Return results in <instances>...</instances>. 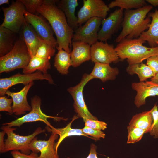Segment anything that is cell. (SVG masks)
<instances>
[{
	"instance_id": "cell-4",
	"label": "cell",
	"mask_w": 158,
	"mask_h": 158,
	"mask_svg": "<svg viewBox=\"0 0 158 158\" xmlns=\"http://www.w3.org/2000/svg\"><path fill=\"white\" fill-rule=\"evenodd\" d=\"M31 57L24 40L20 36L8 53L0 57V73L25 68Z\"/></svg>"
},
{
	"instance_id": "cell-16",
	"label": "cell",
	"mask_w": 158,
	"mask_h": 158,
	"mask_svg": "<svg viewBox=\"0 0 158 158\" xmlns=\"http://www.w3.org/2000/svg\"><path fill=\"white\" fill-rule=\"evenodd\" d=\"M131 87L137 92L134 103L138 108L145 104L148 97L158 96V84L152 81L133 82L131 84Z\"/></svg>"
},
{
	"instance_id": "cell-37",
	"label": "cell",
	"mask_w": 158,
	"mask_h": 158,
	"mask_svg": "<svg viewBox=\"0 0 158 158\" xmlns=\"http://www.w3.org/2000/svg\"><path fill=\"white\" fill-rule=\"evenodd\" d=\"M146 64L156 74L158 73V55L152 56L147 59Z\"/></svg>"
},
{
	"instance_id": "cell-21",
	"label": "cell",
	"mask_w": 158,
	"mask_h": 158,
	"mask_svg": "<svg viewBox=\"0 0 158 158\" xmlns=\"http://www.w3.org/2000/svg\"><path fill=\"white\" fill-rule=\"evenodd\" d=\"M22 28L21 36L24 40L31 58L35 55L40 37L26 20Z\"/></svg>"
},
{
	"instance_id": "cell-36",
	"label": "cell",
	"mask_w": 158,
	"mask_h": 158,
	"mask_svg": "<svg viewBox=\"0 0 158 158\" xmlns=\"http://www.w3.org/2000/svg\"><path fill=\"white\" fill-rule=\"evenodd\" d=\"M13 102L12 98L8 99L5 96H0V111H6L12 114L13 112L11 104Z\"/></svg>"
},
{
	"instance_id": "cell-32",
	"label": "cell",
	"mask_w": 158,
	"mask_h": 158,
	"mask_svg": "<svg viewBox=\"0 0 158 158\" xmlns=\"http://www.w3.org/2000/svg\"><path fill=\"white\" fill-rule=\"evenodd\" d=\"M23 4L26 11L28 13L35 15L37 9L43 4L44 0H20Z\"/></svg>"
},
{
	"instance_id": "cell-38",
	"label": "cell",
	"mask_w": 158,
	"mask_h": 158,
	"mask_svg": "<svg viewBox=\"0 0 158 158\" xmlns=\"http://www.w3.org/2000/svg\"><path fill=\"white\" fill-rule=\"evenodd\" d=\"M11 154L13 158H38L37 153L32 152L30 154H23L18 150L11 151Z\"/></svg>"
},
{
	"instance_id": "cell-40",
	"label": "cell",
	"mask_w": 158,
	"mask_h": 158,
	"mask_svg": "<svg viewBox=\"0 0 158 158\" xmlns=\"http://www.w3.org/2000/svg\"><path fill=\"white\" fill-rule=\"evenodd\" d=\"M6 133L3 130L0 132V152L1 153H4L5 147L4 137Z\"/></svg>"
},
{
	"instance_id": "cell-8",
	"label": "cell",
	"mask_w": 158,
	"mask_h": 158,
	"mask_svg": "<svg viewBox=\"0 0 158 158\" xmlns=\"http://www.w3.org/2000/svg\"><path fill=\"white\" fill-rule=\"evenodd\" d=\"M94 78L90 74H84L80 83L76 85L67 89L73 101L74 110L78 117L84 121L87 119L98 120L89 111L84 100L83 95L84 87L86 84Z\"/></svg>"
},
{
	"instance_id": "cell-30",
	"label": "cell",
	"mask_w": 158,
	"mask_h": 158,
	"mask_svg": "<svg viewBox=\"0 0 158 158\" xmlns=\"http://www.w3.org/2000/svg\"><path fill=\"white\" fill-rule=\"evenodd\" d=\"M55 48L40 37L35 56L49 60L55 54Z\"/></svg>"
},
{
	"instance_id": "cell-27",
	"label": "cell",
	"mask_w": 158,
	"mask_h": 158,
	"mask_svg": "<svg viewBox=\"0 0 158 158\" xmlns=\"http://www.w3.org/2000/svg\"><path fill=\"white\" fill-rule=\"evenodd\" d=\"M58 50L54 58V66L61 74L67 75L69 67L72 66L71 53L63 49Z\"/></svg>"
},
{
	"instance_id": "cell-14",
	"label": "cell",
	"mask_w": 158,
	"mask_h": 158,
	"mask_svg": "<svg viewBox=\"0 0 158 158\" xmlns=\"http://www.w3.org/2000/svg\"><path fill=\"white\" fill-rule=\"evenodd\" d=\"M24 16L26 21L32 26L41 39L55 48L58 46L52 29L45 20L37 15L28 13L26 10Z\"/></svg>"
},
{
	"instance_id": "cell-29",
	"label": "cell",
	"mask_w": 158,
	"mask_h": 158,
	"mask_svg": "<svg viewBox=\"0 0 158 158\" xmlns=\"http://www.w3.org/2000/svg\"><path fill=\"white\" fill-rule=\"evenodd\" d=\"M147 5L144 0H115L110 3L108 6L110 8L116 7L125 10L136 9L142 8Z\"/></svg>"
},
{
	"instance_id": "cell-5",
	"label": "cell",
	"mask_w": 158,
	"mask_h": 158,
	"mask_svg": "<svg viewBox=\"0 0 158 158\" xmlns=\"http://www.w3.org/2000/svg\"><path fill=\"white\" fill-rule=\"evenodd\" d=\"M1 129L5 132L7 136V139H5L4 153L11 151L20 150L21 153L26 154L30 153L29 145L32 140L36 135L46 131L45 129H42L40 127H38L32 134L22 136L14 132L16 130V128L3 125Z\"/></svg>"
},
{
	"instance_id": "cell-43",
	"label": "cell",
	"mask_w": 158,
	"mask_h": 158,
	"mask_svg": "<svg viewBox=\"0 0 158 158\" xmlns=\"http://www.w3.org/2000/svg\"><path fill=\"white\" fill-rule=\"evenodd\" d=\"M9 1L8 0H0V5H1L4 4H9Z\"/></svg>"
},
{
	"instance_id": "cell-23",
	"label": "cell",
	"mask_w": 158,
	"mask_h": 158,
	"mask_svg": "<svg viewBox=\"0 0 158 158\" xmlns=\"http://www.w3.org/2000/svg\"><path fill=\"white\" fill-rule=\"evenodd\" d=\"M119 73L117 68H112L109 64L95 63L90 74L94 79L98 78L105 82L114 80Z\"/></svg>"
},
{
	"instance_id": "cell-41",
	"label": "cell",
	"mask_w": 158,
	"mask_h": 158,
	"mask_svg": "<svg viewBox=\"0 0 158 158\" xmlns=\"http://www.w3.org/2000/svg\"><path fill=\"white\" fill-rule=\"evenodd\" d=\"M146 1L154 6H158V0H146Z\"/></svg>"
},
{
	"instance_id": "cell-22",
	"label": "cell",
	"mask_w": 158,
	"mask_h": 158,
	"mask_svg": "<svg viewBox=\"0 0 158 158\" xmlns=\"http://www.w3.org/2000/svg\"><path fill=\"white\" fill-rule=\"evenodd\" d=\"M78 117L74 116L72 120L65 127L61 128H55L53 127L52 128L47 126L46 128L47 130L51 132L52 133L57 134L59 136L58 141L54 143V147L56 152L58 153V147L61 142L66 138L71 136H84L96 140L93 138L89 136L84 133L82 129H74L71 128V126L73 122Z\"/></svg>"
},
{
	"instance_id": "cell-1",
	"label": "cell",
	"mask_w": 158,
	"mask_h": 158,
	"mask_svg": "<svg viewBox=\"0 0 158 158\" xmlns=\"http://www.w3.org/2000/svg\"><path fill=\"white\" fill-rule=\"evenodd\" d=\"M57 1L44 0L37 11L50 24L56 37L57 49H63L71 53L74 31L68 25L64 13L57 5Z\"/></svg>"
},
{
	"instance_id": "cell-33",
	"label": "cell",
	"mask_w": 158,
	"mask_h": 158,
	"mask_svg": "<svg viewBox=\"0 0 158 158\" xmlns=\"http://www.w3.org/2000/svg\"><path fill=\"white\" fill-rule=\"evenodd\" d=\"M153 123L149 132L150 135L154 138H158V107L155 104L151 109Z\"/></svg>"
},
{
	"instance_id": "cell-17",
	"label": "cell",
	"mask_w": 158,
	"mask_h": 158,
	"mask_svg": "<svg viewBox=\"0 0 158 158\" xmlns=\"http://www.w3.org/2000/svg\"><path fill=\"white\" fill-rule=\"evenodd\" d=\"M34 84L33 81L25 85L20 91L12 92L8 90L6 94L11 97L13 101L12 110L15 115L23 114L26 111H30L31 107L29 104L27 99L28 92Z\"/></svg>"
},
{
	"instance_id": "cell-2",
	"label": "cell",
	"mask_w": 158,
	"mask_h": 158,
	"mask_svg": "<svg viewBox=\"0 0 158 158\" xmlns=\"http://www.w3.org/2000/svg\"><path fill=\"white\" fill-rule=\"evenodd\" d=\"M153 8L152 6L147 5L134 10H125L121 25L122 29L115 40L119 43L124 38H137L149 28L151 18L147 16Z\"/></svg>"
},
{
	"instance_id": "cell-34",
	"label": "cell",
	"mask_w": 158,
	"mask_h": 158,
	"mask_svg": "<svg viewBox=\"0 0 158 158\" xmlns=\"http://www.w3.org/2000/svg\"><path fill=\"white\" fill-rule=\"evenodd\" d=\"M83 121L85 126L95 130H104L107 128V124L105 122L98 120L87 119Z\"/></svg>"
},
{
	"instance_id": "cell-35",
	"label": "cell",
	"mask_w": 158,
	"mask_h": 158,
	"mask_svg": "<svg viewBox=\"0 0 158 158\" xmlns=\"http://www.w3.org/2000/svg\"><path fill=\"white\" fill-rule=\"evenodd\" d=\"M82 130L85 134L92 137L97 140H99L100 138H104L105 137V134L101 130H95L86 126Z\"/></svg>"
},
{
	"instance_id": "cell-31",
	"label": "cell",
	"mask_w": 158,
	"mask_h": 158,
	"mask_svg": "<svg viewBox=\"0 0 158 158\" xmlns=\"http://www.w3.org/2000/svg\"><path fill=\"white\" fill-rule=\"evenodd\" d=\"M128 135L127 144H134L140 141L144 134L147 132L143 129L133 126H127Z\"/></svg>"
},
{
	"instance_id": "cell-28",
	"label": "cell",
	"mask_w": 158,
	"mask_h": 158,
	"mask_svg": "<svg viewBox=\"0 0 158 158\" xmlns=\"http://www.w3.org/2000/svg\"><path fill=\"white\" fill-rule=\"evenodd\" d=\"M126 71L130 75L137 74L140 82L145 81L149 78L153 77L155 75L147 64L142 63L128 65Z\"/></svg>"
},
{
	"instance_id": "cell-24",
	"label": "cell",
	"mask_w": 158,
	"mask_h": 158,
	"mask_svg": "<svg viewBox=\"0 0 158 158\" xmlns=\"http://www.w3.org/2000/svg\"><path fill=\"white\" fill-rule=\"evenodd\" d=\"M16 33L0 26V56L8 53L13 48Z\"/></svg>"
},
{
	"instance_id": "cell-11",
	"label": "cell",
	"mask_w": 158,
	"mask_h": 158,
	"mask_svg": "<svg viewBox=\"0 0 158 158\" xmlns=\"http://www.w3.org/2000/svg\"><path fill=\"white\" fill-rule=\"evenodd\" d=\"M102 18H92L75 31L72 41H80L91 46L98 41V33L101 24Z\"/></svg>"
},
{
	"instance_id": "cell-39",
	"label": "cell",
	"mask_w": 158,
	"mask_h": 158,
	"mask_svg": "<svg viewBox=\"0 0 158 158\" xmlns=\"http://www.w3.org/2000/svg\"><path fill=\"white\" fill-rule=\"evenodd\" d=\"M96 149V146L94 144L92 143L90 145L89 154L86 158H98L97 156Z\"/></svg>"
},
{
	"instance_id": "cell-12",
	"label": "cell",
	"mask_w": 158,
	"mask_h": 158,
	"mask_svg": "<svg viewBox=\"0 0 158 158\" xmlns=\"http://www.w3.org/2000/svg\"><path fill=\"white\" fill-rule=\"evenodd\" d=\"M91 60L95 63L109 64L119 60L113 45L100 41L91 46Z\"/></svg>"
},
{
	"instance_id": "cell-9",
	"label": "cell",
	"mask_w": 158,
	"mask_h": 158,
	"mask_svg": "<svg viewBox=\"0 0 158 158\" xmlns=\"http://www.w3.org/2000/svg\"><path fill=\"white\" fill-rule=\"evenodd\" d=\"M36 80H46L50 84H54V80L49 74L37 71L32 73L21 74L18 73L8 78L0 79V95L4 96L6 92L11 87L22 83L25 85Z\"/></svg>"
},
{
	"instance_id": "cell-10",
	"label": "cell",
	"mask_w": 158,
	"mask_h": 158,
	"mask_svg": "<svg viewBox=\"0 0 158 158\" xmlns=\"http://www.w3.org/2000/svg\"><path fill=\"white\" fill-rule=\"evenodd\" d=\"M83 3L77 13L79 27L93 17L105 18L110 10L108 5L102 0H83Z\"/></svg>"
},
{
	"instance_id": "cell-19",
	"label": "cell",
	"mask_w": 158,
	"mask_h": 158,
	"mask_svg": "<svg viewBox=\"0 0 158 158\" xmlns=\"http://www.w3.org/2000/svg\"><path fill=\"white\" fill-rule=\"evenodd\" d=\"M57 6L63 12L68 24L74 32L79 27L78 18L75 11L78 5L77 0H57Z\"/></svg>"
},
{
	"instance_id": "cell-3",
	"label": "cell",
	"mask_w": 158,
	"mask_h": 158,
	"mask_svg": "<svg viewBox=\"0 0 158 158\" xmlns=\"http://www.w3.org/2000/svg\"><path fill=\"white\" fill-rule=\"evenodd\" d=\"M145 42L140 37L133 39L125 38L118 43L115 49L119 60L127 59L128 65L140 63L150 57L158 55V46L147 47L143 45Z\"/></svg>"
},
{
	"instance_id": "cell-6",
	"label": "cell",
	"mask_w": 158,
	"mask_h": 158,
	"mask_svg": "<svg viewBox=\"0 0 158 158\" xmlns=\"http://www.w3.org/2000/svg\"><path fill=\"white\" fill-rule=\"evenodd\" d=\"M4 18L0 25L16 33H19L25 20L24 12L25 8L20 1H13L8 7H3Z\"/></svg>"
},
{
	"instance_id": "cell-15",
	"label": "cell",
	"mask_w": 158,
	"mask_h": 158,
	"mask_svg": "<svg viewBox=\"0 0 158 158\" xmlns=\"http://www.w3.org/2000/svg\"><path fill=\"white\" fill-rule=\"evenodd\" d=\"M58 135L52 133L47 140H38L35 137L29 145V149L32 152H40L38 158H60L54 149V141Z\"/></svg>"
},
{
	"instance_id": "cell-26",
	"label": "cell",
	"mask_w": 158,
	"mask_h": 158,
	"mask_svg": "<svg viewBox=\"0 0 158 158\" xmlns=\"http://www.w3.org/2000/svg\"><path fill=\"white\" fill-rule=\"evenodd\" d=\"M51 68L49 60L35 56L31 58L28 65L23 69V74L32 73L37 70L44 74H47V71Z\"/></svg>"
},
{
	"instance_id": "cell-13",
	"label": "cell",
	"mask_w": 158,
	"mask_h": 158,
	"mask_svg": "<svg viewBox=\"0 0 158 158\" xmlns=\"http://www.w3.org/2000/svg\"><path fill=\"white\" fill-rule=\"evenodd\" d=\"M124 10L116 9L107 18L102 19V26L98 33V40L106 42L116 32L122 22Z\"/></svg>"
},
{
	"instance_id": "cell-25",
	"label": "cell",
	"mask_w": 158,
	"mask_h": 158,
	"mask_svg": "<svg viewBox=\"0 0 158 158\" xmlns=\"http://www.w3.org/2000/svg\"><path fill=\"white\" fill-rule=\"evenodd\" d=\"M151 110L142 112L134 115L129 123V125L141 128L149 133L153 123Z\"/></svg>"
},
{
	"instance_id": "cell-7",
	"label": "cell",
	"mask_w": 158,
	"mask_h": 158,
	"mask_svg": "<svg viewBox=\"0 0 158 158\" xmlns=\"http://www.w3.org/2000/svg\"><path fill=\"white\" fill-rule=\"evenodd\" d=\"M41 104L40 98L37 95L35 96L31 99V109L29 113L20 118L9 122L3 123L2 125H7L10 127H20L22 124L26 123L40 121L44 122L47 126L52 128L53 127L47 120L48 118H54L57 120H66L67 119L61 117L47 115L42 111L41 109Z\"/></svg>"
},
{
	"instance_id": "cell-20",
	"label": "cell",
	"mask_w": 158,
	"mask_h": 158,
	"mask_svg": "<svg viewBox=\"0 0 158 158\" xmlns=\"http://www.w3.org/2000/svg\"><path fill=\"white\" fill-rule=\"evenodd\" d=\"M148 17L152 18L148 29L143 32L140 37L147 41L150 47L158 46V10L154 12H149Z\"/></svg>"
},
{
	"instance_id": "cell-18",
	"label": "cell",
	"mask_w": 158,
	"mask_h": 158,
	"mask_svg": "<svg viewBox=\"0 0 158 158\" xmlns=\"http://www.w3.org/2000/svg\"><path fill=\"white\" fill-rule=\"evenodd\" d=\"M73 50L71 53L72 66L77 67L91 59V46L80 41H72Z\"/></svg>"
},
{
	"instance_id": "cell-42",
	"label": "cell",
	"mask_w": 158,
	"mask_h": 158,
	"mask_svg": "<svg viewBox=\"0 0 158 158\" xmlns=\"http://www.w3.org/2000/svg\"><path fill=\"white\" fill-rule=\"evenodd\" d=\"M151 80L155 83L158 84V73L156 74L154 76L151 78Z\"/></svg>"
}]
</instances>
